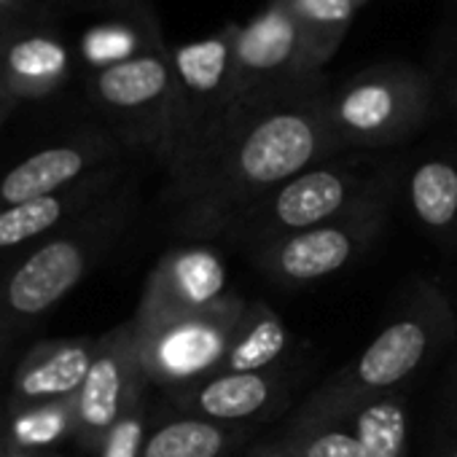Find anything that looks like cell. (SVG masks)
I'll use <instances>...</instances> for the list:
<instances>
[{
    "instance_id": "obj_13",
    "label": "cell",
    "mask_w": 457,
    "mask_h": 457,
    "mask_svg": "<svg viewBox=\"0 0 457 457\" xmlns=\"http://www.w3.org/2000/svg\"><path fill=\"white\" fill-rule=\"evenodd\" d=\"M226 296V267L220 256L204 243L178 245L151 270L132 320L151 323L199 312Z\"/></svg>"
},
{
    "instance_id": "obj_34",
    "label": "cell",
    "mask_w": 457,
    "mask_h": 457,
    "mask_svg": "<svg viewBox=\"0 0 457 457\" xmlns=\"http://www.w3.org/2000/svg\"><path fill=\"white\" fill-rule=\"evenodd\" d=\"M449 457H457V446H454V452H452V454H449Z\"/></svg>"
},
{
    "instance_id": "obj_26",
    "label": "cell",
    "mask_w": 457,
    "mask_h": 457,
    "mask_svg": "<svg viewBox=\"0 0 457 457\" xmlns=\"http://www.w3.org/2000/svg\"><path fill=\"white\" fill-rule=\"evenodd\" d=\"M151 425H154V411L145 395L111 428L95 457H143V446Z\"/></svg>"
},
{
    "instance_id": "obj_21",
    "label": "cell",
    "mask_w": 457,
    "mask_h": 457,
    "mask_svg": "<svg viewBox=\"0 0 457 457\" xmlns=\"http://www.w3.org/2000/svg\"><path fill=\"white\" fill-rule=\"evenodd\" d=\"M409 202L417 218L433 232H449L457 223V162L430 156L409 175Z\"/></svg>"
},
{
    "instance_id": "obj_2",
    "label": "cell",
    "mask_w": 457,
    "mask_h": 457,
    "mask_svg": "<svg viewBox=\"0 0 457 457\" xmlns=\"http://www.w3.org/2000/svg\"><path fill=\"white\" fill-rule=\"evenodd\" d=\"M135 207L129 178L62 232L20 253L0 272V353L36 328L81 286L89 270L121 237Z\"/></svg>"
},
{
    "instance_id": "obj_3",
    "label": "cell",
    "mask_w": 457,
    "mask_h": 457,
    "mask_svg": "<svg viewBox=\"0 0 457 457\" xmlns=\"http://www.w3.org/2000/svg\"><path fill=\"white\" fill-rule=\"evenodd\" d=\"M452 326V312L438 291L425 288L422 296L390 326H385L369 347L345 369H339L320 390L310 395L294 422L345 425L369 403L387 398L414 377L436 353Z\"/></svg>"
},
{
    "instance_id": "obj_4",
    "label": "cell",
    "mask_w": 457,
    "mask_h": 457,
    "mask_svg": "<svg viewBox=\"0 0 457 457\" xmlns=\"http://www.w3.org/2000/svg\"><path fill=\"white\" fill-rule=\"evenodd\" d=\"M433 84L406 62H382L328 87L326 111L342 151H377L411 137L430 113Z\"/></svg>"
},
{
    "instance_id": "obj_15",
    "label": "cell",
    "mask_w": 457,
    "mask_h": 457,
    "mask_svg": "<svg viewBox=\"0 0 457 457\" xmlns=\"http://www.w3.org/2000/svg\"><path fill=\"white\" fill-rule=\"evenodd\" d=\"M71 79V52L60 33L20 22L0 36V97L28 103L57 95Z\"/></svg>"
},
{
    "instance_id": "obj_10",
    "label": "cell",
    "mask_w": 457,
    "mask_h": 457,
    "mask_svg": "<svg viewBox=\"0 0 457 457\" xmlns=\"http://www.w3.org/2000/svg\"><path fill=\"white\" fill-rule=\"evenodd\" d=\"M315 71L304 33L286 0L270 4L245 25H232V79L237 100L312 81Z\"/></svg>"
},
{
    "instance_id": "obj_9",
    "label": "cell",
    "mask_w": 457,
    "mask_h": 457,
    "mask_svg": "<svg viewBox=\"0 0 457 457\" xmlns=\"http://www.w3.org/2000/svg\"><path fill=\"white\" fill-rule=\"evenodd\" d=\"M245 304L240 296H226L199 312L151 323L132 320L137 358L151 387L178 393L218 374Z\"/></svg>"
},
{
    "instance_id": "obj_22",
    "label": "cell",
    "mask_w": 457,
    "mask_h": 457,
    "mask_svg": "<svg viewBox=\"0 0 457 457\" xmlns=\"http://www.w3.org/2000/svg\"><path fill=\"white\" fill-rule=\"evenodd\" d=\"M286 4L304 33L315 71L323 73L353 25L358 12L355 0H286Z\"/></svg>"
},
{
    "instance_id": "obj_35",
    "label": "cell",
    "mask_w": 457,
    "mask_h": 457,
    "mask_svg": "<svg viewBox=\"0 0 457 457\" xmlns=\"http://www.w3.org/2000/svg\"><path fill=\"white\" fill-rule=\"evenodd\" d=\"M237 457H245V452H243V454H237Z\"/></svg>"
},
{
    "instance_id": "obj_18",
    "label": "cell",
    "mask_w": 457,
    "mask_h": 457,
    "mask_svg": "<svg viewBox=\"0 0 457 457\" xmlns=\"http://www.w3.org/2000/svg\"><path fill=\"white\" fill-rule=\"evenodd\" d=\"M253 425L178 414L151 425L143 457H237L243 444L253 438Z\"/></svg>"
},
{
    "instance_id": "obj_14",
    "label": "cell",
    "mask_w": 457,
    "mask_h": 457,
    "mask_svg": "<svg viewBox=\"0 0 457 457\" xmlns=\"http://www.w3.org/2000/svg\"><path fill=\"white\" fill-rule=\"evenodd\" d=\"M124 180L127 170L124 162H119L87 175L84 180L57 194H46L0 210V262L9 256H20L28 248L44 243L46 237L62 232L65 226L79 220L105 196H111Z\"/></svg>"
},
{
    "instance_id": "obj_8",
    "label": "cell",
    "mask_w": 457,
    "mask_h": 457,
    "mask_svg": "<svg viewBox=\"0 0 457 457\" xmlns=\"http://www.w3.org/2000/svg\"><path fill=\"white\" fill-rule=\"evenodd\" d=\"M170 54L175 71V103L164 175L183 170L212 140L237 103L232 79V25L210 38L170 46Z\"/></svg>"
},
{
    "instance_id": "obj_17",
    "label": "cell",
    "mask_w": 457,
    "mask_h": 457,
    "mask_svg": "<svg viewBox=\"0 0 457 457\" xmlns=\"http://www.w3.org/2000/svg\"><path fill=\"white\" fill-rule=\"evenodd\" d=\"M97 342L100 337H81L36 345L14 369L9 411L76 398L97 355Z\"/></svg>"
},
{
    "instance_id": "obj_25",
    "label": "cell",
    "mask_w": 457,
    "mask_h": 457,
    "mask_svg": "<svg viewBox=\"0 0 457 457\" xmlns=\"http://www.w3.org/2000/svg\"><path fill=\"white\" fill-rule=\"evenodd\" d=\"M302 457H366L355 430L331 422H294L288 428Z\"/></svg>"
},
{
    "instance_id": "obj_24",
    "label": "cell",
    "mask_w": 457,
    "mask_h": 457,
    "mask_svg": "<svg viewBox=\"0 0 457 457\" xmlns=\"http://www.w3.org/2000/svg\"><path fill=\"white\" fill-rule=\"evenodd\" d=\"M406 411L393 395L369 403L355 417V433L366 457H406Z\"/></svg>"
},
{
    "instance_id": "obj_16",
    "label": "cell",
    "mask_w": 457,
    "mask_h": 457,
    "mask_svg": "<svg viewBox=\"0 0 457 457\" xmlns=\"http://www.w3.org/2000/svg\"><path fill=\"white\" fill-rule=\"evenodd\" d=\"M180 414L228 425H251V420L280 411L288 387L280 366L270 371H220L199 385L170 393Z\"/></svg>"
},
{
    "instance_id": "obj_29",
    "label": "cell",
    "mask_w": 457,
    "mask_h": 457,
    "mask_svg": "<svg viewBox=\"0 0 457 457\" xmlns=\"http://www.w3.org/2000/svg\"><path fill=\"white\" fill-rule=\"evenodd\" d=\"M0 457H60L54 452H38V449H22L17 444H0Z\"/></svg>"
},
{
    "instance_id": "obj_19",
    "label": "cell",
    "mask_w": 457,
    "mask_h": 457,
    "mask_svg": "<svg viewBox=\"0 0 457 457\" xmlns=\"http://www.w3.org/2000/svg\"><path fill=\"white\" fill-rule=\"evenodd\" d=\"M288 345H291V337H288L286 323L264 302H248L232 334V345H228L220 371L245 374V371L278 369Z\"/></svg>"
},
{
    "instance_id": "obj_11",
    "label": "cell",
    "mask_w": 457,
    "mask_h": 457,
    "mask_svg": "<svg viewBox=\"0 0 457 457\" xmlns=\"http://www.w3.org/2000/svg\"><path fill=\"white\" fill-rule=\"evenodd\" d=\"M151 382L143 374L132 320L111 328L97 342L92 369L73 398L76 444L87 454H97L111 428L148 395Z\"/></svg>"
},
{
    "instance_id": "obj_1",
    "label": "cell",
    "mask_w": 457,
    "mask_h": 457,
    "mask_svg": "<svg viewBox=\"0 0 457 457\" xmlns=\"http://www.w3.org/2000/svg\"><path fill=\"white\" fill-rule=\"evenodd\" d=\"M326 76L245 95L212 140L167 175L170 226L186 240H223L232 223L262 196L299 172L342 156L326 111Z\"/></svg>"
},
{
    "instance_id": "obj_32",
    "label": "cell",
    "mask_w": 457,
    "mask_h": 457,
    "mask_svg": "<svg viewBox=\"0 0 457 457\" xmlns=\"http://www.w3.org/2000/svg\"><path fill=\"white\" fill-rule=\"evenodd\" d=\"M6 28H9V25H4V22H0V36H4V33H6Z\"/></svg>"
},
{
    "instance_id": "obj_7",
    "label": "cell",
    "mask_w": 457,
    "mask_h": 457,
    "mask_svg": "<svg viewBox=\"0 0 457 457\" xmlns=\"http://www.w3.org/2000/svg\"><path fill=\"white\" fill-rule=\"evenodd\" d=\"M87 92L108 121L105 129L127 151H148L164 167L175 103L172 54L164 41L132 60L92 71Z\"/></svg>"
},
{
    "instance_id": "obj_23",
    "label": "cell",
    "mask_w": 457,
    "mask_h": 457,
    "mask_svg": "<svg viewBox=\"0 0 457 457\" xmlns=\"http://www.w3.org/2000/svg\"><path fill=\"white\" fill-rule=\"evenodd\" d=\"M12 425V444L22 449H38V452H52L54 444L65 438H76V411H73V398L71 401H57V403H44V406H30L22 411H9Z\"/></svg>"
},
{
    "instance_id": "obj_5",
    "label": "cell",
    "mask_w": 457,
    "mask_h": 457,
    "mask_svg": "<svg viewBox=\"0 0 457 457\" xmlns=\"http://www.w3.org/2000/svg\"><path fill=\"white\" fill-rule=\"evenodd\" d=\"M393 172H374L361 196L342 215L310 228V232L251 253L256 267L275 286L286 288L310 286L337 275L358 262L382 235L393 204Z\"/></svg>"
},
{
    "instance_id": "obj_28",
    "label": "cell",
    "mask_w": 457,
    "mask_h": 457,
    "mask_svg": "<svg viewBox=\"0 0 457 457\" xmlns=\"http://www.w3.org/2000/svg\"><path fill=\"white\" fill-rule=\"evenodd\" d=\"M38 4V0H0V22L4 25H20L28 22L25 14Z\"/></svg>"
},
{
    "instance_id": "obj_33",
    "label": "cell",
    "mask_w": 457,
    "mask_h": 457,
    "mask_svg": "<svg viewBox=\"0 0 457 457\" xmlns=\"http://www.w3.org/2000/svg\"><path fill=\"white\" fill-rule=\"evenodd\" d=\"M454 100H457V76H454Z\"/></svg>"
},
{
    "instance_id": "obj_27",
    "label": "cell",
    "mask_w": 457,
    "mask_h": 457,
    "mask_svg": "<svg viewBox=\"0 0 457 457\" xmlns=\"http://www.w3.org/2000/svg\"><path fill=\"white\" fill-rule=\"evenodd\" d=\"M245 457H302V454H299L294 438L286 433L283 438H275V441H270V444H264V446H259L253 452H245Z\"/></svg>"
},
{
    "instance_id": "obj_20",
    "label": "cell",
    "mask_w": 457,
    "mask_h": 457,
    "mask_svg": "<svg viewBox=\"0 0 457 457\" xmlns=\"http://www.w3.org/2000/svg\"><path fill=\"white\" fill-rule=\"evenodd\" d=\"M162 41L164 38L159 22L151 12L124 14L89 28L81 41V57L92 71H103L124 60H132Z\"/></svg>"
},
{
    "instance_id": "obj_12",
    "label": "cell",
    "mask_w": 457,
    "mask_h": 457,
    "mask_svg": "<svg viewBox=\"0 0 457 457\" xmlns=\"http://www.w3.org/2000/svg\"><path fill=\"white\" fill-rule=\"evenodd\" d=\"M127 148L108 129H81L44 145L0 175V210L57 194L87 175L124 162Z\"/></svg>"
},
{
    "instance_id": "obj_31",
    "label": "cell",
    "mask_w": 457,
    "mask_h": 457,
    "mask_svg": "<svg viewBox=\"0 0 457 457\" xmlns=\"http://www.w3.org/2000/svg\"><path fill=\"white\" fill-rule=\"evenodd\" d=\"M366 4H369V0H355V6H358V9H361V6H366Z\"/></svg>"
},
{
    "instance_id": "obj_6",
    "label": "cell",
    "mask_w": 457,
    "mask_h": 457,
    "mask_svg": "<svg viewBox=\"0 0 457 457\" xmlns=\"http://www.w3.org/2000/svg\"><path fill=\"white\" fill-rule=\"evenodd\" d=\"M369 180L371 175L363 170L358 156H334L320 162L251 204L223 240L243 245L248 253L264 251L342 215L361 196Z\"/></svg>"
},
{
    "instance_id": "obj_30",
    "label": "cell",
    "mask_w": 457,
    "mask_h": 457,
    "mask_svg": "<svg viewBox=\"0 0 457 457\" xmlns=\"http://www.w3.org/2000/svg\"><path fill=\"white\" fill-rule=\"evenodd\" d=\"M17 105H20V103H14V100H6V97H0V132H4L6 121H9V119H12V113L17 111Z\"/></svg>"
}]
</instances>
